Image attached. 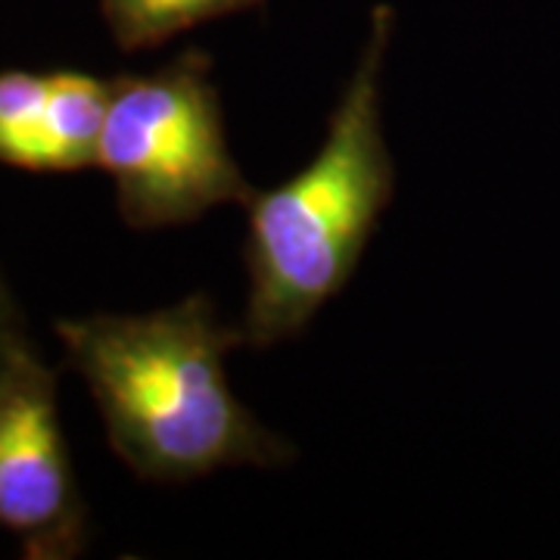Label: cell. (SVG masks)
<instances>
[{
  "label": "cell",
  "instance_id": "obj_1",
  "mask_svg": "<svg viewBox=\"0 0 560 560\" xmlns=\"http://www.w3.org/2000/svg\"><path fill=\"white\" fill-rule=\"evenodd\" d=\"M54 334L97 405L113 452L140 480L190 482L296 458V445L234 393L228 355L246 340L206 293L153 312L60 318Z\"/></svg>",
  "mask_w": 560,
  "mask_h": 560
},
{
  "label": "cell",
  "instance_id": "obj_4",
  "mask_svg": "<svg viewBox=\"0 0 560 560\" xmlns=\"http://www.w3.org/2000/svg\"><path fill=\"white\" fill-rule=\"evenodd\" d=\"M0 529L28 560H75L88 548L57 374L32 340L0 368Z\"/></svg>",
  "mask_w": 560,
  "mask_h": 560
},
{
  "label": "cell",
  "instance_id": "obj_6",
  "mask_svg": "<svg viewBox=\"0 0 560 560\" xmlns=\"http://www.w3.org/2000/svg\"><path fill=\"white\" fill-rule=\"evenodd\" d=\"M265 0H101L113 40L125 54L156 50L212 20L259 10Z\"/></svg>",
  "mask_w": 560,
  "mask_h": 560
},
{
  "label": "cell",
  "instance_id": "obj_2",
  "mask_svg": "<svg viewBox=\"0 0 560 560\" xmlns=\"http://www.w3.org/2000/svg\"><path fill=\"white\" fill-rule=\"evenodd\" d=\"M396 10L377 3L368 35L327 119L315 156L246 209V349L296 340L352 280L396 194V162L383 128V75Z\"/></svg>",
  "mask_w": 560,
  "mask_h": 560
},
{
  "label": "cell",
  "instance_id": "obj_5",
  "mask_svg": "<svg viewBox=\"0 0 560 560\" xmlns=\"http://www.w3.org/2000/svg\"><path fill=\"white\" fill-rule=\"evenodd\" d=\"M113 79L81 69L0 72V165L75 175L97 165Z\"/></svg>",
  "mask_w": 560,
  "mask_h": 560
},
{
  "label": "cell",
  "instance_id": "obj_7",
  "mask_svg": "<svg viewBox=\"0 0 560 560\" xmlns=\"http://www.w3.org/2000/svg\"><path fill=\"white\" fill-rule=\"evenodd\" d=\"M25 342H28V330H25L20 302H16V293H13L10 280L0 268V368Z\"/></svg>",
  "mask_w": 560,
  "mask_h": 560
},
{
  "label": "cell",
  "instance_id": "obj_3",
  "mask_svg": "<svg viewBox=\"0 0 560 560\" xmlns=\"http://www.w3.org/2000/svg\"><path fill=\"white\" fill-rule=\"evenodd\" d=\"M94 168L109 175L121 221L135 231L180 228L256 194L231 153L212 60L200 47L113 79Z\"/></svg>",
  "mask_w": 560,
  "mask_h": 560
}]
</instances>
